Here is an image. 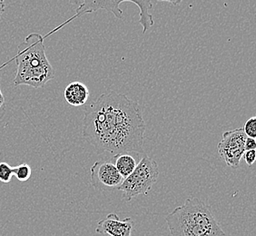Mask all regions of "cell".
I'll return each instance as SVG.
<instances>
[{
	"instance_id": "cell-3",
	"label": "cell",
	"mask_w": 256,
	"mask_h": 236,
	"mask_svg": "<svg viewBox=\"0 0 256 236\" xmlns=\"http://www.w3.org/2000/svg\"><path fill=\"white\" fill-rule=\"evenodd\" d=\"M18 66L14 84L43 88L54 78V70L46 54L44 38L38 33L30 34L20 43L16 56Z\"/></svg>"
},
{
	"instance_id": "cell-7",
	"label": "cell",
	"mask_w": 256,
	"mask_h": 236,
	"mask_svg": "<svg viewBox=\"0 0 256 236\" xmlns=\"http://www.w3.org/2000/svg\"><path fill=\"white\" fill-rule=\"evenodd\" d=\"M134 221L131 217L120 220L116 214H109L108 216L98 222L96 234H104L109 236H132Z\"/></svg>"
},
{
	"instance_id": "cell-13",
	"label": "cell",
	"mask_w": 256,
	"mask_h": 236,
	"mask_svg": "<svg viewBox=\"0 0 256 236\" xmlns=\"http://www.w3.org/2000/svg\"><path fill=\"white\" fill-rule=\"evenodd\" d=\"M13 176V168L10 166L8 162H0V181L4 184H8Z\"/></svg>"
},
{
	"instance_id": "cell-12",
	"label": "cell",
	"mask_w": 256,
	"mask_h": 236,
	"mask_svg": "<svg viewBox=\"0 0 256 236\" xmlns=\"http://www.w3.org/2000/svg\"><path fill=\"white\" fill-rule=\"evenodd\" d=\"M13 172L16 178L20 182H26L31 177V168L28 164H20L15 168H13Z\"/></svg>"
},
{
	"instance_id": "cell-10",
	"label": "cell",
	"mask_w": 256,
	"mask_h": 236,
	"mask_svg": "<svg viewBox=\"0 0 256 236\" xmlns=\"http://www.w3.org/2000/svg\"><path fill=\"white\" fill-rule=\"evenodd\" d=\"M114 164L120 176L126 179L136 168V159L130 154H120L114 156Z\"/></svg>"
},
{
	"instance_id": "cell-6",
	"label": "cell",
	"mask_w": 256,
	"mask_h": 236,
	"mask_svg": "<svg viewBox=\"0 0 256 236\" xmlns=\"http://www.w3.org/2000/svg\"><path fill=\"white\" fill-rule=\"evenodd\" d=\"M123 181L113 162L99 160L90 168V182L94 190L104 192L118 189Z\"/></svg>"
},
{
	"instance_id": "cell-11",
	"label": "cell",
	"mask_w": 256,
	"mask_h": 236,
	"mask_svg": "<svg viewBox=\"0 0 256 236\" xmlns=\"http://www.w3.org/2000/svg\"><path fill=\"white\" fill-rule=\"evenodd\" d=\"M134 4L138 5L140 10L139 23L143 26V34H144L154 25L153 16L149 13V10L153 8L154 2L134 0Z\"/></svg>"
},
{
	"instance_id": "cell-1",
	"label": "cell",
	"mask_w": 256,
	"mask_h": 236,
	"mask_svg": "<svg viewBox=\"0 0 256 236\" xmlns=\"http://www.w3.org/2000/svg\"><path fill=\"white\" fill-rule=\"evenodd\" d=\"M146 129L140 104L124 94H102L84 110L83 136L98 154L134 152L146 156Z\"/></svg>"
},
{
	"instance_id": "cell-17",
	"label": "cell",
	"mask_w": 256,
	"mask_h": 236,
	"mask_svg": "<svg viewBox=\"0 0 256 236\" xmlns=\"http://www.w3.org/2000/svg\"><path fill=\"white\" fill-rule=\"evenodd\" d=\"M0 79H1V76H0ZM6 114V100L4 98V94L1 91V88H0V119L5 116Z\"/></svg>"
},
{
	"instance_id": "cell-15",
	"label": "cell",
	"mask_w": 256,
	"mask_h": 236,
	"mask_svg": "<svg viewBox=\"0 0 256 236\" xmlns=\"http://www.w3.org/2000/svg\"><path fill=\"white\" fill-rule=\"evenodd\" d=\"M244 161L246 162L247 166H252L254 162H256V150H251V151H246L244 154Z\"/></svg>"
},
{
	"instance_id": "cell-16",
	"label": "cell",
	"mask_w": 256,
	"mask_h": 236,
	"mask_svg": "<svg viewBox=\"0 0 256 236\" xmlns=\"http://www.w3.org/2000/svg\"><path fill=\"white\" fill-rule=\"evenodd\" d=\"M256 139H254V138H246V142H244V149H246V151L256 150Z\"/></svg>"
},
{
	"instance_id": "cell-14",
	"label": "cell",
	"mask_w": 256,
	"mask_h": 236,
	"mask_svg": "<svg viewBox=\"0 0 256 236\" xmlns=\"http://www.w3.org/2000/svg\"><path fill=\"white\" fill-rule=\"evenodd\" d=\"M244 132L246 134L247 138H254L256 139V118L252 116V118H249L246 121V123L244 124Z\"/></svg>"
},
{
	"instance_id": "cell-8",
	"label": "cell",
	"mask_w": 256,
	"mask_h": 236,
	"mask_svg": "<svg viewBox=\"0 0 256 236\" xmlns=\"http://www.w3.org/2000/svg\"><path fill=\"white\" fill-rule=\"evenodd\" d=\"M76 4H78L79 6L76 8V15L73 16L71 20H74L80 16L84 15L86 13H93L100 10H104L108 12L113 13L116 18H123V11L119 8V6L123 3H132L134 0H116V1H76Z\"/></svg>"
},
{
	"instance_id": "cell-18",
	"label": "cell",
	"mask_w": 256,
	"mask_h": 236,
	"mask_svg": "<svg viewBox=\"0 0 256 236\" xmlns=\"http://www.w3.org/2000/svg\"><path fill=\"white\" fill-rule=\"evenodd\" d=\"M5 2H4L3 0H0V20H1V18H2V15H3L4 11H5Z\"/></svg>"
},
{
	"instance_id": "cell-4",
	"label": "cell",
	"mask_w": 256,
	"mask_h": 236,
	"mask_svg": "<svg viewBox=\"0 0 256 236\" xmlns=\"http://www.w3.org/2000/svg\"><path fill=\"white\" fill-rule=\"evenodd\" d=\"M158 162L146 154L136 164L134 172L124 179L118 190L122 192L124 201L130 202L133 198L140 194L146 196L158 182Z\"/></svg>"
},
{
	"instance_id": "cell-5",
	"label": "cell",
	"mask_w": 256,
	"mask_h": 236,
	"mask_svg": "<svg viewBox=\"0 0 256 236\" xmlns=\"http://www.w3.org/2000/svg\"><path fill=\"white\" fill-rule=\"evenodd\" d=\"M246 138L242 128H236L222 134V140L218 143L217 149L228 166L234 169L239 168L242 156L246 152L244 142Z\"/></svg>"
},
{
	"instance_id": "cell-9",
	"label": "cell",
	"mask_w": 256,
	"mask_h": 236,
	"mask_svg": "<svg viewBox=\"0 0 256 236\" xmlns=\"http://www.w3.org/2000/svg\"><path fill=\"white\" fill-rule=\"evenodd\" d=\"M64 96L70 106H82L88 101L90 92L86 84L79 81H74L66 88Z\"/></svg>"
},
{
	"instance_id": "cell-2",
	"label": "cell",
	"mask_w": 256,
	"mask_h": 236,
	"mask_svg": "<svg viewBox=\"0 0 256 236\" xmlns=\"http://www.w3.org/2000/svg\"><path fill=\"white\" fill-rule=\"evenodd\" d=\"M166 220L172 236H226L211 206L197 197L186 198Z\"/></svg>"
}]
</instances>
